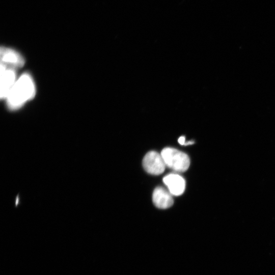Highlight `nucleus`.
Here are the masks:
<instances>
[{
    "instance_id": "obj_3",
    "label": "nucleus",
    "mask_w": 275,
    "mask_h": 275,
    "mask_svg": "<svg viewBox=\"0 0 275 275\" xmlns=\"http://www.w3.org/2000/svg\"><path fill=\"white\" fill-rule=\"evenodd\" d=\"M143 166L148 173L158 175L164 172L166 165L161 155L152 151L145 155L143 160Z\"/></svg>"
},
{
    "instance_id": "obj_7",
    "label": "nucleus",
    "mask_w": 275,
    "mask_h": 275,
    "mask_svg": "<svg viewBox=\"0 0 275 275\" xmlns=\"http://www.w3.org/2000/svg\"><path fill=\"white\" fill-rule=\"evenodd\" d=\"M152 200L155 206L160 209L168 208L172 206L174 202L170 192L160 186L154 190Z\"/></svg>"
},
{
    "instance_id": "obj_2",
    "label": "nucleus",
    "mask_w": 275,
    "mask_h": 275,
    "mask_svg": "<svg viewBox=\"0 0 275 275\" xmlns=\"http://www.w3.org/2000/svg\"><path fill=\"white\" fill-rule=\"evenodd\" d=\"M160 154L166 166L174 171L184 172L189 166L190 159L188 155L176 149L165 148Z\"/></svg>"
},
{
    "instance_id": "obj_8",
    "label": "nucleus",
    "mask_w": 275,
    "mask_h": 275,
    "mask_svg": "<svg viewBox=\"0 0 275 275\" xmlns=\"http://www.w3.org/2000/svg\"><path fill=\"white\" fill-rule=\"evenodd\" d=\"M178 142L182 145H184L185 144V137L182 136L180 137L178 139Z\"/></svg>"
},
{
    "instance_id": "obj_6",
    "label": "nucleus",
    "mask_w": 275,
    "mask_h": 275,
    "mask_svg": "<svg viewBox=\"0 0 275 275\" xmlns=\"http://www.w3.org/2000/svg\"><path fill=\"white\" fill-rule=\"evenodd\" d=\"M163 181L168 186L169 191L172 195L180 196L183 193L185 190V180L178 174H169L163 178Z\"/></svg>"
},
{
    "instance_id": "obj_9",
    "label": "nucleus",
    "mask_w": 275,
    "mask_h": 275,
    "mask_svg": "<svg viewBox=\"0 0 275 275\" xmlns=\"http://www.w3.org/2000/svg\"><path fill=\"white\" fill-rule=\"evenodd\" d=\"M194 143V142L193 141H189L186 143H185L184 145H191Z\"/></svg>"
},
{
    "instance_id": "obj_5",
    "label": "nucleus",
    "mask_w": 275,
    "mask_h": 275,
    "mask_svg": "<svg viewBox=\"0 0 275 275\" xmlns=\"http://www.w3.org/2000/svg\"><path fill=\"white\" fill-rule=\"evenodd\" d=\"M1 64L7 67L15 68L23 66V58L16 51L5 47L1 48Z\"/></svg>"
},
{
    "instance_id": "obj_1",
    "label": "nucleus",
    "mask_w": 275,
    "mask_h": 275,
    "mask_svg": "<svg viewBox=\"0 0 275 275\" xmlns=\"http://www.w3.org/2000/svg\"><path fill=\"white\" fill-rule=\"evenodd\" d=\"M36 88L34 80L29 73L22 74L9 92L6 99L8 107L17 109L35 95Z\"/></svg>"
},
{
    "instance_id": "obj_4",
    "label": "nucleus",
    "mask_w": 275,
    "mask_h": 275,
    "mask_svg": "<svg viewBox=\"0 0 275 275\" xmlns=\"http://www.w3.org/2000/svg\"><path fill=\"white\" fill-rule=\"evenodd\" d=\"M15 68L1 64V98H6L16 81Z\"/></svg>"
}]
</instances>
